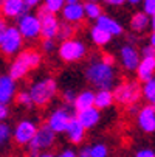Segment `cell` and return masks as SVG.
<instances>
[{
    "instance_id": "cell-38",
    "label": "cell",
    "mask_w": 155,
    "mask_h": 157,
    "mask_svg": "<svg viewBox=\"0 0 155 157\" xmlns=\"http://www.w3.org/2000/svg\"><path fill=\"white\" fill-rule=\"evenodd\" d=\"M24 3H25L27 10H30V8H40L42 3H43V0H24Z\"/></svg>"
},
{
    "instance_id": "cell-6",
    "label": "cell",
    "mask_w": 155,
    "mask_h": 157,
    "mask_svg": "<svg viewBox=\"0 0 155 157\" xmlns=\"http://www.w3.org/2000/svg\"><path fill=\"white\" fill-rule=\"evenodd\" d=\"M24 37L19 33L16 27H9L5 31V36L0 42V55L5 58H16L22 50H24Z\"/></svg>"
},
{
    "instance_id": "cell-3",
    "label": "cell",
    "mask_w": 155,
    "mask_h": 157,
    "mask_svg": "<svg viewBox=\"0 0 155 157\" xmlns=\"http://www.w3.org/2000/svg\"><path fill=\"white\" fill-rule=\"evenodd\" d=\"M28 92L31 95L34 106L45 107L56 98V95L59 92L57 81L53 76H43V78L31 82V86L28 87Z\"/></svg>"
},
{
    "instance_id": "cell-43",
    "label": "cell",
    "mask_w": 155,
    "mask_h": 157,
    "mask_svg": "<svg viewBox=\"0 0 155 157\" xmlns=\"http://www.w3.org/2000/svg\"><path fill=\"white\" fill-rule=\"evenodd\" d=\"M6 28H8V24H6V22L2 19V20H0V42H2V39H3V36H5Z\"/></svg>"
},
{
    "instance_id": "cell-46",
    "label": "cell",
    "mask_w": 155,
    "mask_h": 157,
    "mask_svg": "<svg viewBox=\"0 0 155 157\" xmlns=\"http://www.w3.org/2000/svg\"><path fill=\"white\" fill-rule=\"evenodd\" d=\"M126 3H129L130 6H138L143 3V0H126Z\"/></svg>"
},
{
    "instance_id": "cell-44",
    "label": "cell",
    "mask_w": 155,
    "mask_h": 157,
    "mask_svg": "<svg viewBox=\"0 0 155 157\" xmlns=\"http://www.w3.org/2000/svg\"><path fill=\"white\" fill-rule=\"evenodd\" d=\"M127 110H129V114H132V115H135V117H137V114H138L140 107H138V104H134V106L127 107Z\"/></svg>"
},
{
    "instance_id": "cell-52",
    "label": "cell",
    "mask_w": 155,
    "mask_h": 157,
    "mask_svg": "<svg viewBox=\"0 0 155 157\" xmlns=\"http://www.w3.org/2000/svg\"><path fill=\"white\" fill-rule=\"evenodd\" d=\"M0 20H2V13H0Z\"/></svg>"
},
{
    "instance_id": "cell-9",
    "label": "cell",
    "mask_w": 155,
    "mask_h": 157,
    "mask_svg": "<svg viewBox=\"0 0 155 157\" xmlns=\"http://www.w3.org/2000/svg\"><path fill=\"white\" fill-rule=\"evenodd\" d=\"M37 123L34 120H30V118H24V120H20L14 129H13V134H11V137L14 140L16 145L19 146H28L30 142L34 139L36 136V132H37Z\"/></svg>"
},
{
    "instance_id": "cell-24",
    "label": "cell",
    "mask_w": 155,
    "mask_h": 157,
    "mask_svg": "<svg viewBox=\"0 0 155 157\" xmlns=\"http://www.w3.org/2000/svg\"><path fill=\"white\" fill-rule=\"evenodd\" d=\"M141 97L149 103V106L155 107V76L143 82V86H141Z\"/></svg>"
},
{
    "instance_id": "cell-8",
    "label": "cell",
    "mask_w": 155,
    "mask_h": 157,
    "mask_svg": "<svg viewBox=\"0 0 155 157\" xmlns=\"http://www.w3.org/2000/svg\"><path fill=\"white\" fill-rule=\"evenodd\" d=\"M75 117L73 110L68 106H59L56 109H53L48 117H47V126L54 132V134H62L67 131V126L70 123V120Z\"/></svg>"
},
{
    "instance_id": "cell-29",
    "label": "cell",
    "mask_w": 155,
    "mask_h": 157,
    "mask_svg": "<svg viewBox=\"0 0 155 157\" xmlns=\"http://www.w3.org/2000/svg\"><path fill=\"white\" fill-rule=\"evenodd\" d=\"M64 5H65V0H43V3H42L43 8L50 13H53V14L61 13Z\"/></svg>"
},
{
    "instance_id": "cell-37",
    "label": "cell",
    "mask_w": 155,
    "mask_h": 157,
    "mask_svg": "<svg viewBox=\"0 0 155 157\" xmlns=\"http://www.w3.org/2000/svg\"><path fill=\"white\" fill-rule=\"evenodd\" d=\"M99 59H101L104 64H107V65H115V56H113L112 53H102V55L99 56Z\"/></svg>"
},
{
    "instance_id": "cell-1",
    "label": "cell",
    "mask_w": 155,
    "mask_h": 157,
    "mask_svg": "<svg viewBox=\"0 0 155 157\" xmlns=\"http://www.w3.org/2000/svg\"><path fill=\"white\" fill-rule=\"evenodd\" d=\"M84 76L96 90H112L116 84L118 73L115 65H107L99 58H93L85 65Z\"/></svg>"
},
{
    "instance_id": "cell-42",
    "label": "cell",
    "mask_w": 155,
    "mask_h": 157,
    "mask_svg": "<svg viewBox=\"0 0 155 157\" xmlns=\"http://www.w3.org/2000/svg\"><path fill=\"white\" fill-rule=\"evenodd\" d=\"M78 157H90V146H82L78 152H76Z\"/></svg>"
},
{
    "instance_id": "cell-40",
    "label": "cell",
    "mask_w": 155,
    "mask_h": 157,
    "mask_svg": "<svg viewBox=\"0 0 155 157\" xmlns=\"http://www.w3.org/2000/svg\"><path fill=\"white\" fill-rule=\"evenodd\" d=\"M56 157H78V155H76V151H75V149H72V148H65V149H62Z\"/></svg>"
},
{
    "instance_id": "cell-5",
    "label": "cell",
    "mask_w": 155,
    "mask_h": 157,
    "mask_svg": "<svg viewBox=\"0 0 155 157\" xmlns=\"http://www.w3.org/2000/svg\"><path fill=\"white\" fill-rule=\"evenodd\" d=\"M57 55L65 62H79L87 56V47L81 39L73 37V39H68V40L59 44Z\"/></svg>"
},
{
    "instance_id": "cell-15",
    "label": "cell",
    "mask_w": 155,
    "mask_h": 157,
    "mask_svg": "<svg viewBox=\"0 0 155 157\" xmlns=\"http://www.w3.org/2000/svg\"><path fill=\"white\" fill-rule=\"evenodd\" d=\"M96 27L98 28H101L102 31H105L107 34H110L112 37H115V36H121L123 33H124V27L120 24V22L115 19V17H112V16H109V14H102V16H99L96 20Z\"/></svg>"
},
{
    "instance_id": "cell-30",
    "label": "cell",
    "mask_w": 155,
    "mask_h": 157,
    "mask_svg": "<svg viewBox=\"0 0 155 157\" xmlns=\"http://www.w3.org/2000/svg\"><path fill=\"white\" fill-rule=\"evenodd\" d=\"M90 157H109V148L105 143H95L90 146Z\"/></svg>"
},
{
    "instance_id": "cell-39",
    "label": "cell",
    "mask_w": 155,
    "mask_h": 157,
    "mask_svg": "<svg viewBox=\"0 0 155 157\" xmlns=\"http://www.w3.org/2000/svg\"><path fill=\"white\" fill-rule=\"evenodd\" d=\"M8 117H9V107L0 103V121H5Z\"/></svg>"
},
{
    "instance_id": "cell-22",
    "label": "cell",
    "mask_w": 155,
    "mask_h": 157,
    "mask_svg": "<svg viewBox=\"0 0 155 157\" xmlns=\"http://www.w3.org/2000/svg\"><path fill=\"white\" fill-rule=\"evenodd\" d=\"M150 27V17L143 11H137L130 17V30L134 33H144Z\"/></svg>"
},
{
    "instance_id": "cell-45",
    "label": "cell",
    "mask_w": 155,
    "mask_h": 157,
    "mask_svg": "<svg viewBox=\"0 0 155 157\" xmlns=\"http://www.w3.org/2000/svg\"><path fill=\"white\" fill-rule=\"evenodd\" d=\"M149 45L155 50V31H152L150 36H149Z\"/></svg>"
},
{
    "instance_id": "cell-23",
    "label": "cell",
    "mask_w": 155,
    "mask_h": 157,
    "mask_svg": "<svg viewBox=\"0 0 155 157\" xmlns=\"http://www.w3.org/2000/svg\"><path fill=\"white\" fill-rule=\"evenodd\" d=\"M113 103H115V100H113L112 90H98L95 94V104L93 106L98 110H104V109L112 107Z\"/></svg>"
},
{
    "instance_id": "cell-48",
    "label": "cell",
    "mask_w": 155,
    "mask_h": 157,
    "mask_svg": "<svg viewBox=\"0 0 155 157\" xmlns=\"http://www.w3.org/2000/svg\"><path fill=\"white\" fill-rule=\"evenodd\" d=\"M75 3H81V0H65V5H75Z\"/></svg>"
},
{
    "instance_id": "cell-31",
    "label": "cell",
    "mask_w": 155,
    "mask_h": 157,
    "mask_svg": "<svg viewBox=\"0 0 155 157\" xmlns=\"http://www.w3.org/2000/svg\"><path fill=\"white\" fill-rule=\"evenodd\" d=\"M11 134H13L11 126L8 123H5V121H0V146L9 142Z\"/></svg>"
},
{
    "instance_id": "cell-47",
    "label": "cell",
    "mask_w": 155,
    "mask_h": 157,
    "mask_svg": "<svg viewBox=\"0 0 155 157\" xmlns=\"http://www.w3.org/2000/svg\"><path fill=\"white\" fill-rule=\"evenodd\" d=\"M36 157H56L53 152H50V151H45V152H40V154H37Z\"/></svg>"
},
{
    "instance_id": "cell-35",
    "label": "cell",
    "mask_w": 155,
    "mask_h": 157,
    "mask_svg": "<svg viewBox=\"0 0 155 157\" xmlns=\"http://www.w3.org/2000/svg\"><path fill=\"white\" fill-rule=\"evenodd\" d=\"M140 56L141 58H155V50L149 45V44H146V45H143V48L140 50Z\"/></svg>"
},
{
    "instance_id": "cell-53",
    "label": "cell",
    "mask_w": 155,
    "mask_h": 157,
    "mask_svg": "<svg viewBox=\"0 0 155 157\" xmlns=\"http://www.w3.org/2000/svg\"><path fill=\"white\" fill-rule=\"evenodd\" d=\"M0 64H2V59H0Z\"/></svg>"
},
{
    "instance_id": "cell-33",
    "label": "cell",
    "mask_w": 155,
    "mask_h": 157,
    "mask_svg": "<svg viewBox=\"0 0 155 157\" xmlns=\"http://www.w3.org/2000/svg\"><path fill=\"white\" fill-rule=\"evenodd\" d=\"M40 48L43 53H53L57 47H56V40L54 39H43L40 42Z\"/></svg>"
},
{
    "instance_id": "cell-20",
    "label": "cell",
    "mask_w": 155,
    "mask_h": 157,
    "mask_svg": "<svg viewBox=\"0 0 155 157\" xmlns=\"http://www.w3.org/2000/svg\"><path fill=\"white\" fill-rule=\"evenodd\" d=\"M65 134H67V137L72 143L75 145H79L82 143V140L85 139V129L81 126V123L76 120V117H73L67 126V131H65Z\"/></svg>"
},
{
    "instance_id": "cell-13",
    "label": "cell",
    "mask_w": 155,
    "mask_h": 157,
    "mask_svg": "<svg viewBox=\"0 0 155 157\" xmlns=\"http://www.w3.org/2000/svg\"><path fill=\"white\" fill-rule=\"evenodd\" d=\"M137 124L146 134L155 132V107L149 104L140 107L138 114H137Z\"/></svg>"
},
{
    "instance_id": "cell-18",
    "label": "cell",
    "mask_w": 155,
    "mask_h": 157,
    "mask_svg": "<svg viewBox=\"0 0 155 157\" xmlns=\"http://www.w3.org/2000/svg\"><path fill=\"white\" fill-rule=\"evenodd\" d=\"M0 13L6 19H19L22 14L28 13L24 0H5L0 6Z\"/></svg>"
},
{
    "instance_id": "cell-12",
    "label": "cell",
    "mask_w": 155,
    "mask_h": 157,
    "mask_svg": "<svg viewBox=\"0 0 155 157\" xmlns=\"http://www.w3.org/2000/svg\"><path fill=\"white\" fill-rule=\"evenodd\" d=\"M140 61H141L140 50H137V47L134 45V44H124V45L120 48V62H121L124 70L135 72Z\"/></svg>"
},
{
    "instance_id": "cell-11",
    "label": "cell",
    "mask_w": 155,
    "mask_h": 157,
    "mask_svg": "<svg viewBox=\"0 0 155 157\" xmlns=\"http://www.w3.org/2000/svg\"><path fill=\"white\" fill-rule=\"evenodd\" d=\"M39 24H40V37L42 39H54L57 28H59V19L56 14L47 11L43 6L37 8L36 14Z\"/></svg>"
},
{
    "instance_id": "cell-34",
    "label": "cell",
    "mask_w": 155,
    "mask_h": 157,
    "mask_svg": "<svg viewBox=\"0 0 155 157\" xmlns=\"http://www.w3.org/2000/svg\"><path fill=\"white\" fill-rule=\"evenodd\" d=\"M143 13L149 17L155 16V0H143Z\"/></svg>"
},
{
    "instance_id": "cell-51",
    "label": "cell",
    "mask_w": 155,
    "mask_h": 157,
    "mask_svg": "<svg viewBox=\"0 0 155 157\" xmlns=\"http://www.w3.org/2000/svg\"><path fill=\"white\" fill-rule=\"evenodd\" d=\"M3 2H5V0H0V6H2V3H3Z\"/></svg>"
},
{
    "instance_id": "cell-19",
    "label": "cell",
    "mask_w": 155,
    "mask_h": 157,
    "mask_svg": "<svg viewBox=\"0 0 155 157\" xmlns=\"http://www.w3.org/2000/svg\"><path fill=\"white\" fill-rule=\"evenodd\" d=\"M137 78L140 81H147L155 76V58H141L137 67Z\"/></svg>"
},
{
    "instance_id": "cell-27",
    "label": "cell",
    "mask_w": 155,
    "mask_h": 157,
    "mask_svg": "<svg viewBox=\"0 0 155 157\" xmlns=\"http://www.w3.org/2000/svg\"><path fill=\"white\" fill-rule=\"evenodd\" d=\"M82 6H84V14H85V17H87V19L96 20L99 16H102V14H104V11H102V6H101L99 3L85 2V3H82Z\"/></svg>"
},
{
    "instance_id": "cell-14",
    "label": "cell",
    "mask_w": 155,
    "mask_h": 157,
    "mask_svg": "<svg viewBox=\"0 0 155 157\" xmlns=\"http://www.w3.org/2000/svg\"><path fill=\"white\" fill-rule=\"evenodd\" d=\"M17 94V84L8 73H0V103L9 104L14 101Z\"/></svg>"
},
{
    "instance_id": "cell-36",
    "label": "cell",
    "mask_w": 155,
    "mask_h": 157,
    "mask_svg": "<svg viewBox=\"0 0 155 157\" xmlns=\"http://www.w3.org/2000/svg\"><path fill=\"white\" fill-rule=\"evenodd\" d=\"M135 157H155V151L150 148H141L135 152Z\"/></svg>"
},
{
    "instance_id": "cell-2",
    "label": "cell",
    "mask_w": 155,
    "mask_h": 157,
    "mask_svg": "<svg viewBox=\"0 0 155 157\" xmlns=\"http://www.w3.org/2000/svg\"><path fill=\"white\" fill-rule=\"evenodd\" d=\"M42 64V53L34 50V48H27L22 50L16 58H13L9 67H8V75L14 79H24L30 72L36 70Z\"/></svg>"
},
{
    "instance_id": "cell-26",
    "label": "cell",
    "mask_w": 155,
    "mask_h": 157,
    "mask_svg": "<svg viewBox=\"0 0 155 157\" xmlns=\"http://www.w3.org/2000/svg\"><path fill=\"white\" fill-rule=\"evenodd\" d=\"M75 25H70L67 22H59V28H57V33H56V40L59 42H65L68 39H73L75 37Z\"/></svg>"
},
{
    "instance_id": "cell-17",
    "label": "cell",
    "mask_w": 155,
    "mask_h": 157,
    "mask_svg": "<svg viewBox=\"0 0 155 157\" xmlns=\"http://www.w3.org/2000/svg\"><path fill=\"white\" fill-rule=\"evenodd\" d=\"M62 20L67 22L70 25H76L81 24V22L85 19L84 14V6L82 3H75V5H64L62 11H61Z\"/></svg>"
},
{
    "instance_id": "cell-32",
    "label": "cell",
    "mask_w": 155,
    "mask_h": 157,
    "mask_svg": "<svg viewBox=\"0 0 155 157\" xmlns=\"http://www.w3.org/2000/svg\"><path fill=\"white\" fill-rule=\"evenodd\" d=\"M75 100H76V92L73 90V89L67 87V89H64L62 90V101L65 106H73L75 104Z\"/></svg>"
},
{
    "instance_id": "cell-21",
    "label": "cell",
    "mask_w": 155,
    "mask_h": 157,
    "mask_svg": "<svg viewBox=\"0 0 155 157\" xmlns=\"http://www.w3.org/2000/svg\"><path fill=\"white\" fill-rule=\"evenodd\" d=\"M95 104V92L90 90V89H84L82 92L76 94V100H75V109L76 112L79 110H85L88 107H93Z\"/></svg>"
},
{
    "instance_id": "cell-49",
    "label": "cell",
    "mask_w": 155,
    "mask_h": 157,
    "mask_svg": "<svg viewBox=\"0 0 155 157\" xmlns=\"http://www.w3.org/2000/svg\"><path fill=\"white\" fill-rule=\"evenodd\" d=\"M150 28H152V31H155V16L150 17Z\"/></svg>"
},
{
    "instance_id": "cell-10",
    "label": "cell",
    "mask_w": 155,
    "mask_h": 157,
    "mask_svg": "<svg viewBox=\"0 0 155 157\" xmlns=\"http://www.w3.org/2000/svg\"><path fill=\"white\" fill-rule=\"evenodd\" d=\"M19 33L22 34L24 40H36L37 37H40V24L36 17V14L33 13H25L22 14L19 19H17V27Z\"/></svg>"
},
{
    "instance_id": "cell-7",
    "label": "cell",
    "mask_w": 155,
    "mask_h": 157,
    "mask_svg": "<svg viewBox=\"0 0 155 157\" xmlns=\"http://www.w3.org/2000/svg\"><path fill=\"white\" fill-rule=\"evenodd\" d=\"M54 143H56V134H54L47 124L39 126L34 139H33V140L30 142V145H28V149H30L31 157H36V155L40 154V152L50 151Z\"/></svg>"
},
{
    "instance_id": "cell-50",
    "label": "cell",
    "mask_w": 155,
    "mask_h": 157,
    "mask_svg": "<svg viewBox=\"0 0 155 157\" xmlns=\"http://www.w3.org/2000/svg\"><path fill=\"white\" fill-rule=\"evenodd\" d=\"M85 2H92V3H99L101 0H85Z\"/></svg>"
},
{
    "instance_id": "cell-16",
    "label": "cell",
    "mask_w": 155,
    "mask_h": 157,
    "mask_svg": "<svg viewBox=\"0 0 155 157\" xmlns=\"http://www.w3.org/2000/svg\"><path fill=\"white\" fill-rule=\"evenodd\" d=\"M75 117H76V120L81 123V126L87 131V129L95 128V126L99 123V120H101V110H98V109L93 106V107H88V109H85V110L76 112Z\"/></svg>"
},
{
    "instance_id": "cell-28",
    "label": "cell",
    "mask_w": 155,
    "mask_h": 157,
    "mask_svg": "<svg viewBox=\"0 0 155 157\" xmlns=\"http://www.w3.org/2000/svg\"><path fill=\"white\" fill-rule=\"evenodd\" d=\"M14 101L19 104V106H22V107H27V109H30V107H33L34 104H33V100H31V95H30V92H28V89L25 90H19L17 94H16V98H14Z\"/></svg>"
},
{
    "instance_id": "cell-41",
    "label": "cell",
    "mask_w": 155,
    "mask_h": 157,
    "mask_svg": "<svg viewBox=\"0 0 155 157\" xmlns=\"http://www.w3.org/2000/svg\"><path fill=\"white\" fill-rule=\"evenodd\" d=\"M102 2L107 5V6H123L126 3V0H102Z\"/></svg>"
},
{
    "instance_id": "cell-25",
    "label": "cell",
    "mask_w": 155,
    "mask_h": 157,
    "mask_svg": "<svg viewBox=\"0 0 155 157\" xmlns=\"http://www.w3.org/2000/svg\"><path fill=\"white\" fill-rule=\"evenodd\" d=\"M90 39H92V42L95 44L96 47H104V45H107V44L112 40V36L107 34L105 31H102L101 28H98L95 25L90 30Z\"/></svg>"
},
{
    "instance_id": "cell-4",
    "label": "cell",
    "mask_w": 155,
    "mask_h": 157,
    "mask_svg": "<svg viewBox=\"0 0 155 157\" xmlns=\"http://www.w3.org/2000/svg\"><path fill=\"white\" fill-rule=\"evenodd\" d=\"M113 100L123 107H130L138 104L141 98V86L135 79H126L113 87Z\"/></svg>"
}]
</instances>
